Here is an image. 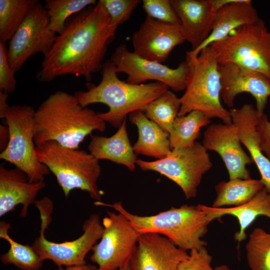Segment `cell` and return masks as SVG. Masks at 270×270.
I'll list each match as a JSON object with an SVG mask.
<instances>
[{"label": "cell", "mask_w": 270, "mask_h": 270, "mask_svg": "<svg viewBox=\"0 0 270 270\" xmlns=\"http://www.w3.org/2000/svg\"><path fill=\"white\" fill-rule=\"evenodd\" d=\"M117 28L112 24L100 0L78 13L66 22L52 49L44 56L37 79L49 82L58 76L73 74L90 80L93 73L102 70Z\"/></svg>", "instance_id": "1"}, {"label": "cell", "mask_w": 270, "mask_h": 270, "mask_svg": "<svg viewBox=\"0 0 270 270\" xmlns=\"http://www.w3.org/2000/svg\"><path fill=\"white\" fill-rule=\"evenodd\" d=\"M106 122L94 110L82 106L76 96L63 90L50 94L34 116L36 145L52 141L71 148H79L94 130L104 132Z\"/></svg>", "instance_id": "2"}, {"label": "cell", "mask_w": 270, "mask_h": 270, "mask_svg": "<svg viewBox=\"0 0 270 270\" xmlns=\"http://www.w3.org/2000/svg\"><path fill=\"white\" fill-rule=\"evenodd\" d=\"M101 71L98 84H90L86 91H77L74 96L84 107L96 103L107 105L108 110L98 114L114 128H119L130 113L144 110L148 104L169 88L158 82L134 84L122 81L118 77L116 66L110 60L104 62Z\"/></svg>", "instance_id": "3"}, {"label": "cell", "mask_w": 270, "mask_h": 270, "mask_svg": "<svg viewBox=\"0 0 270 270\" xmlns=\"http://www.w3.org/2000/svg\"><path fill=\"white\" fill-rule=\"evenodd\" d=\"M94 204L112 207L123 214L140 236L149 233L160 234L186 252L207 245L202 238L207 233L210 222L198 205L184 204L156 214L140 216L130 212L121 202L112 204L96 202Z\"/></svg>", "instance_id": "4"}, {"label": "cell", "mask_w": 270, "mask_h": 270, "mask_svg": "<svg viewBox=\"0 0 270 270\" xmlns=\"http://www.w3.org/2000/svg\"><path fill=\"white\" fill-rule=\"evenodd\" d=\"M186 61L188 73L184 92L180 98L181 107L178 116L198 110L210 119L218 118L224 123L231 122L230 110L221 103L218 63L210 46L203 48L196 56L187 52Z\"/></svg>", "instance_id": "5"}, {"label": "cell", "mask_w": 270, "mask_h": 270, "mask_svg": "<svg viewBox=\"0 0 270 270\" xmlns=\"http://www.w3.org/2000/svg\"><path fill=\"white\" fill-rule=\"evenodd\" d=\"M36 151L39 160L56 176L66 198L73 190L80 189L96 202H102L97 184L101 168L99 160L90 152L52 141L36 145Z\"/></svg>", "instance_id": "6"}, {"label": "cell", "mask_w": 270, "mask_h": 270, "mask_svg": "<svg viewBox=\"0 0 270 270\" xmlns=\"http://www.w3.org/2000/svg\"><path fill=\"white\" fill-rule=\"evenodd\" d=\"M34 204L40 213V230L39 236L32 246L40 258L44 261L52 260L58 267L86 264V254L101 238L103 233L104 227L100 216L92 214L84 220L82 227L83 234L78 238L57 243L48 240L44 236V232L52 220V202L45 196L40 200H36Z\"/></svg>", "instance_id": "7"}, {"label": "cell", "mask_w": 270, "mask_h": 270, "mask_svg": "<svg viewBox=\"0 0 270 270\" xmlns=\"http://www.w3.org/2000/svg\"><path fill=\"white\" fill-rule=\"evenodd\" d=\"M209 46L218 64H236L270 80V32L262 19L238 28Z\"/></svg>", "instance_id": "8"}, {"label": "cell", "mask_w": 270, "mask_h": 270, "mask_svg": "<svg viewBox=\"0 0 270 270\" xmlns=\"http://www.w3.org/2000/svg\"><path fill=\"white\" fill-rule=\"evenodd\" d=\"M36 110L28 105L9 106L2 114L8 128L10 138L0 158L9 162L25 172L30 182L44 181L50 171L38 160L34 142V116Z\"/></svg>", "instance_id": "9"}, {"label": "cell", "mask_w": 270, "mask_h": 270, "mask_svg": "<svg viewBox=\"0 0 270 270\" xmlns=\"http://www.w3.org/2000/svg\"><path fill=\"white\" fill-rule=\"evenodd\" d=\"M136 165L143 170H152L178 184L187 199L196 196L202 177L212 167L208 150L196 142L188 148L173 149L165 158L154 161L138 158Z\"/></svg>", "instance_id": "10"}, {"label": "cell", "mask_w": 270, "mask_h": 270, "mask_svg": "<svg viewBox=\"0 0 270 270\" xmlns=\"http://www.w3.org/2000/svg\"><path fill=\"white\" fill-rule=\"evenodd\" d=\"M103 233L92 247V262L98 270H118L130 264L140 235L118 212L108 211L102 221Z\"/></svg>", "instance_id": "11"}, {"label": "cell", "mask_w": 270, "mask_h": 270, "mask_svg": "<svg viewBox=\"0 0 270 270\" xmlns=\"http://www.w3.org/2000/svg\"><path fill=\"white\" fill-rule=\"evenodd\" d=\"M48 12L38 2L28 14L8 42V58L15 72L38 53L44 56L52 49L57 34L49 28Z\"/></svg>", "instance_id": "12"}, {"label": "cell", "mask_w": 270, "mask_h": 270, "mask_svg": "<svg viewBox=\"0 0 270 270\" xmlns=\"http://www.w3.org/2000/svg\"><path fill=\"white\" fill-rule=\"evenodd\" d=\"M114 64L117 73L128 76L126 82L140 84L149 80L164 83L176 92L186 88L188 66L186 61L176 68H171L157 62L142 58L130 52L124 44L118 46L110 59Z\"/></svg>", "instance_id": "13"}, {"label": "cell", "mask_w": 270, "mask_h": 270, "mask_svg": "<svg viewBox=\"0 0 270 270\" xmlns=\"http://www.w3.org/2000/svg\"><path fill=\"white\" fill-rule=\"evenodd\" d=\"M202 144L207 150L216 152L220 156L230 180L251 178L246 166L254 162L242 147L237 128L232 122L208 125Z\"/></svg>", "instance_id": "14"}, {"label": "cell", "mask_w": 270, "mask_h": 270, "mask_svg": "<svg viewBox=\"0 0 270 270\" xmlns=\"http://www.w3.org/2000/svg\"><path fill=\"white\" fill-rule=\"evenodd\" d=\"M221 79V99L230 108L234 106L236 96L242 92L253 96L260 116L264 113L270 97V80L263 74L240 65L218 64Z\"/></svg>", "instance_id": "15"}, {"label": "cell", "mask_w": 270, "mask_h": 270, "mask_svg": "<svg viewBox=\"0 0 270 270\" xmlns=\"http://www.w3.org/2000/svg\"><path fill=\"white\" fill-rule=\"evenodd\" d=\"M186 40L180 25L164 23L148 16L132 36L133 52L162 64L177 46Z\"/></svg>", "instance_id": "16"}, {"label": "cell", "mask_w": 270, "mask_h": 270, "mask_svg": "<svg viewBox=\"0 0 270 270\" xmlns=\"http://www.w3.org/2000/svg\"><path fill=\"white\" fill-rule=\"evenodd\" d=\"M232 0H170L180 22L186 40L192 50L208 38L216 11Z\"/></svg>", "instance_id": "17"}, {"label": "cell", "mask_w": 270, "mask_h": 270, "mask_svg": "<svg viewBox=\"0 0 270 270\" xmlns=\"http://www.w3.org/2000/svg\"><path fill=\"white\" fill-rule=\"evenodd\" d=\"M188 255L163 236L144 234L140 236L130 266L132 270H178Z\"/></svg>", "instance_id": "18"}, {"label": "cell", "mask_w": 270, "mask_h": 270, "mask_svg": "<svg viewBox=\"0 0 270 270\" xmlns=\"http://www.w3.org/2000/svg\"><path fill=\"white\" fill-rule=\"evenodd\" d=\"M46 184L44 181L30 182L27 174L18 168L0 166V217L22 206L20 216H27L30 206L34 204L38 192Z\"/></svg>", "instance_id": "19"}, {"label": "cell", "mask_w": 270, "mask_h": 270, "mask_svg": "<svg viewBox=\"0 0 270 270\" xmlns=\"http://www.w3.org/2000/svg\"><path fill=\"white\" fill-rule=\"evenodd\" d=\"M230 112L232 122L237 128L241 143L248 149L256 164L264 187L270 192V160L260 146L257 130L260 116L256 108L251 104H244L240 108H231Z\"/></svg>", "instance_id": "20"}, {"label": "cell", "mask_w": 270, "mask_h": 270, "mask_svg": "<svg viewBox=\"0 0 270 270\" xmlns=\"http://www.w3.org/2000/svg\"><path fill=\"white\" fill-rule=\"evenodd\" d=\"M260 19L251 0H232L216 11L212 32L206 40L197 49L188 52L196 56L202 50L224 40L238 28L255 23Z\"/></svg>", "instance_id": "21"}, {"label": "cell", "mask_w": 270, "mask_h": 270, "mask_svg": "<svg viewBox=\"0 0 270 270\" xmlns=\"http://www.w3.org/2000/svg\"><path fill=\"white\" fill-rule=\"evenodd\" d=\"M198 206L206 214L210 222L225 215L236 217L240 230L235 233L234 239L240 243L246 238V229L258 216H266L270 219V192L264 187L250 201L237 206L216 208L202 204Z\"/></svg>", "instance_id": "22"}, {"label": "cell", "mask_w": 270, "mask_h": 270, "mask_svg": "<svg viewBox=\"0 0 270 270\" xmlns=\"http://www.w3.org/2000/svg\"><path fill=\"white\" fill-rule=\"evenodd\" d=\"M126 122V118L117 132L110 137L92 136L88 149L98 160H109L123 165L133 172L136 169L138 158L129 140Z\"/></svg>", "instance_id": "23"}, {"label": "cell", "mask_w": 270, "mask_h": 270, "mask_svg": "<svg viewBox=\"0 0 270 270\" xmlns=\"http://www.w3.org/2000/svg\"><path fill=\"white\" fill-rule=\"evenodd\" d=\"M130 122L138 130V139L134 144L136 155L142 154L160 160L172 151L169 134L146 116L144 110H136L128 114Z\"/></svg>", "instance_id": "24"}, {"label": "cell", "mask_w": 270, "mask_h": 270, "mask_svg": "<svg viewBox=\"0 0 270 270\" xmlns=\"http://www.w3.org/2000/svg\"><path fill=\"white\" fill-rule=\"evenodd\" d=\"M264 187L260 180L234 178L222 181L215 186L216 197L212 207L241 206L250 201Z\"/></svg>", "instance_id": "25"}, {"label": "cell", "mask_w": 270, "mask_h": 270, "mask_svg": "<svg viewBox=\"0 0 270 270\" xmlns=\"http://www.w3.org/2000/svg\"><path fill=\"white\" fill-rule=\"evenodd\" d=\"M210 123V119L202 112L193 110L178 116L169 133L170 148H188L194 145L200 135L201 128Z\"/></svg>", "instance_id": "26"}, {"label": "cell", "mask_w": 270, "mask_h": 270, "mask_svg": "<svg viewBox=\"0 0 270 270\" xmlns=\"http://www.w3.org/2000/svg\"><path fill=\"white\" fill-rule=\"evenodd\" d=\"M10 225L0 222V237L10 244L8 251L1 255L0 260L4 264H12L21 270H40L44 260L32 246L21 244L14 240L8 234Z\"/></svg>", "instance_id": "27"}, {"label": "cell", "mask_w": 270, "mask_h": 270, "mask_svg": "<svg viewBox=\"0 0 270 270\" xmlns=\"http://www.w3.org/2000/svg\"><path fill=\"white\" fill-rule=\"evenodd\" d=\"M38 0H0V42H8Z\"/></svg>", "instance_id": "28"}, {"label": "cell", "mask_w": 270, "mask_h": 270, "mask_svg": "<svg viewBox=\"0 0 270 270\" xmlns=\"http://www.w3.org/2000/svg\"><path fill=\"white\" fill-rule=\"evenodd\" d=\"M180 107V98L168 90L148 104L144 112L148 118L169 134Z\"/></svg>", "instance_id": "29"}, {"label": "cell", "mask_w": 270, "mask_h": 270, "mask_svg": "<svg viewBox=\"0 0 270 270\" xmlns=\"http://www.w3.org/2000/svg\"><path fill=\"white\" fill-rule=\"evenodd\" d=\"M96 2L95 0H46L44 6L49 14L50 29L56 34H60L70 16L83 11L87 6L96 5Z\"/></svg>", "instance_id": "30"}, {"label": "cell", "mask_w": 270, "mask_h": 270, "mask_svg": "<svg viewBox=\"0 0 270 270\" xmlns=\"http://www.w3.org/2000/svg\"><path fill=\"white\" fill-rule=\"evenodd\" d=\"M246 258L251 270H270V233L257 228L246 244Z\"/></svg>", "instance_id": "31"}, {"label": "cell", "mask_w": 270, "mask_h": 270, "mask_svg": "<svg viewBox=\"0 0 270 270\" xmlns=\"http://www.w3.org/2000/svg\"><path fill=\"white\" fill-rule=\"evenodd\" d=\"M142 2L146 16L164 23L180 25L170 0H143Z\"/></svg>", "instance_id": "32"}, {"label": "cell", "mask_w": 270, "mask_h": 270, "mask_svg": "<svg viewBox=\"0 0 270 270\" xmlns=\"http://www.w3.org/2000/svg\"><path fill=\"white\" fill-rule=\"evenodd\" d=\"M105 6L112 24L118 26L128 21L140 3L139 0H100Z\"/></svg>", "instance_id": "33"}, {"label": "cell", "mask_w": 270, "mask_h": 270, "mask_svg": "<svg viewBox=\"0 0 270 270\" xmlns=\"http://www.w3.org/2000/svg\"><path fill=\"white\" fill-rule=\"evenodd\" d=\"M212 257L206 246L190 251L187 258L180 264L178 270H214Z\"/></svg>", "instance_id": "34"}, {"label": "cell", "mask_w": 270, "mask_h": 270, "mask_svg": "<svg viewBox=\"0 0 270 270\" xmlns=\"http://www.w3.org/2000/svg\"><path fill=\"white\" fill-rule=\"evenodd\" d=\"M7 50L6 44L0 42V91L8 94L14 91L17 81L8 62Z\"/></svg>", "instance_id": "35"}, {"label": "cell", "mask_w": 270, "mask_h": 270, "mask_svg": "<svg viewBox=\"0 0 270 270\" xmlns=\"http://www.w3.org/2000/svg\"><path fill=\"white\" fill-rule=\"evenodd\" d=\"M260 146L264 154L270 160V122L266 114L260 116L257 126Z\"/></svg>", "instance_id": "36"}, {"label": "cell", "mask_w": 270, "mask_h": 270, "mask_svg": "<svg viewBox=\"0 0 270 270\" xmlns=\"http://www.w3.org/2000/svg\"><path fill=\"white\" fill-rule=\"evenodd\" d=\"M10 138L8 128L7 126H0V150L3 152L6 148Z\"/></svg>", "instance_id": "37"}, {"label": "cell", "mask_w": 270, "mask_h": 270, "mask_svg": "<svg viewBox=\"0 0 270 270\" xmlns=\"http://www.w3.org/2000/svg\"><path fill=\"white\" fill-rule=\"evenodd\" d=\"M56 270H98L97 266L90 264H84L80 266H74L66 267H58Z\"/></svg>", "instance_id": "38"}, {"label": "cell", "mask_w": 270, "mask_h": 270, "mask_svg": "<svg viewBox=\"0 0 270 270\" xmlns=\"http://www.w3.org/2000/svg\"><path fill=\"white\" fill-rule=\"evenodd\" d=\"M8 97V93L0 91V114L9 106L6 102Z\"/></svg>", "instance_id": "39"}, {"label": "cell", "mask_w": 270, "mask_h": 270, "mask_svg": "<svg viewBox=\"0 0 270 270\" xmlns=\"http://www.w3.org/2000/svg\"><path fill=\"white\" fill-rule=\"evenodd\" d=\"M214 270H230L229 268L226 265H220L216 267Z\"/></svg>", "instance_id": "40"}, {"label": "cell", "mask_w": 270, "mask_h": 270, "mask_svg": "<svg viewBox=\"0 0 270 270\" xmlns=\"http://www.w3.org/2000/svg\"><path fill=\"white\" fill-rule=\"evenodd\" d=\"M118 270H132L130 266V264L128 265H126L120 268Z\"/></svg>", "instance_id": "41"}]
</instances>
